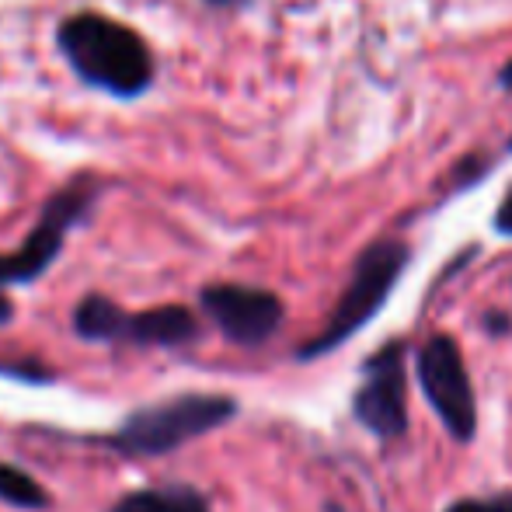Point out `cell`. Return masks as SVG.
<instances>
[{
  "label": "cell",
  "mask_w": 512,
  "mask_h": 512,
  "mask_svg": "<svg viewBox=\"0 0 512 512\" xmlns=\"http://www.w3.org/2000/svg\"><path fill=\"white\" fill-rule=\"evenodd\" d=\"M56 49L88 88L112 98H140L154 84L157 63L136 28L102 11H74L56 25Z\"/></svg>",
  "instance_id": "cell-1"
},
{
  "label": "cell",
  "mask_w": 512,
  "mask_h": 512,
  "mask_svg": "<svg viewBox=\"0 0 512 512\" xmlns=\"http://www.w3.org/2000/svg\"><path fill=\"white\" fill-rule=\"evenodd\" d=\"M237 415V401L227 394H175L168 401H154L129 411L119 429L108 436V446L126 457H164L192 439L227 425Z\"/></svg>",
  "instance_id": "cell-2"
},
{
  "label": "cell",
  "mask_w": 512,
  "mask_h": 512,
  "mask_svg": "<svg viewBox=\"0 0 512 512\" xmlns=\"http://www.w3.org/2000/svg\"><path fill=\"white\" fill-rule=\"evenodd\" d=\"M408 265V248L401 241H377L356 258L349 283H345L338 304L331 307L328 324L317 331L314 338L297 352L300 359H317L324 352L345 345L356 335L363 324H370L377 317V310L387 304L394 283Z\"/></svg>",
  "instance_id": "cell-3"
},
{
  "label": "cell",
  "mask_w": 512,
  "mask_h": 512,
  "mask_svg": "<svg viewBox=\"0 0 512 512\" xmlns=\"http://www.w3.org/2000/svg\"><path fill=\"white\" fill-rule=\"evenodd\" d=\"M98 192H102V185L91 175H81L70 185H63V189L42 206L39 223H35L32 234L25 237V244H21L18 251L0 255V286L39 279L42 272L56 262V255H60L70 230H74L77 223L84 220V213L95 206Z\"/></svg>",
  "instance_id": "cell-4"
},
{
  "label": "cell",
  "mask_w": 512,
  "mask_h": 512,
  "mask_svg": "<svg viewBox=\"0 0 512 512\" xmlns=\"http://www.w3.org/2000/svg\"><path fill=\"white\" fill-rule=\"evenodd\" d=\"M418 384H422L432 411L443 418L446 432L453 439H460V443L474 439L478 405H474L471 373H467L457 338L436 335L432 342L422 345V352H418Z\"/></svg>",
  "instance_id": "cell-5"
},
{
  "label": "cell",
  "mask_w": 512,
  "mask_h": 512,
  "mask_svg": "<svg viewBox=\"0 0 512 512\" xmlns=\"http://www.w3.org/2000/svg\"><path fill=\"white\" fill-rule=\"evenodd\" d=\"M356 418L380 439H398L408 429V373L405 345L387 342L363 366V384L352 398Z\"/></svg>",
  "instance_id": "cell-6"
},
{
  "label": "cell",
  "mask_w": 512,
  "mask_h": 512,
  "mask_svg": "<svg viewBox=\"0 0 512 512\" xmlns=\"http://www.w3.org/2000/svg\"><path fill=\"white\" fill-rule=\"evenodd\" d=\"M199 304L234 345H262L283 324V300L258 286L213 283L199 293Z\"/></svg>",
  "instance_id": "cell-7"
},
{
  "label": "cell",
  "mask_w": 512,
  "mask_h": 512,
  "mask_svg": "<svg viewBox=\"0 0 512 512\" xmlns=\"http://www.w3.org/2000/svg\"><path fill=\"white\" fill-rule=\"evenodd\" d=\"M196 335H199L196 314L182 304H164V307L140 310V314H129V328H126V342L164 345V349L192 342Z\"/></svg>",
  "instance_id": "cell-8"
},
{
  "label": "cell",
  "mask_w": 512,
  "mask_h": 512,
  "mask_svg": "<svg viewBox=\"0 0 512 512\" xmlns=\"http://www.w3.org/2000/svg\"><path fill=\"white\" fill-rule=\"evenodd\" d=\"M129 314L102 293H88L74 307V331L84 342H126Z\"/></svg>",
  "instance_id": "cell-9"
},
{
  "label": "cell",
  "mask_w": 512,
  "mask_h": 512,
  "mask_svg": "<svg viewBox=\"0 0 512 512\" xmlns=\"http://www.w3.org/2000/svg\"><path fill=\"white\" fill-rule=\"evenodd\" d=\"M108 512H209V502L203 492L189 485H168L122 495Z\"/></svg>",
  "instance_id": "cell-10"
},
{
  "label": "cell",
  "mask_w": 512,
  "mask_h": 512,
  "mask_svg": "<svg viewBox=\"0 0 512 512\" xmlns=\"http://www.w3.org/2000/svg\"><path fill=\"white\" fill-rule=\"evenodd\" d=\"M0 502L14 509H46L49 492L28 471L14 464H0Z\"/></svg>",
  "instance_id": "cell-11"
},
{
  "label": "cell",
  "mask_w": 512,
  "mask_h": 512,
  "mask_svg": "<svg viewBox=\"0 0 512 512\" xmlns=\"http://www.w3.org/2000/svg\"><path fill=\"white\" fill-rule=\"evenodd\" d=\"M446 512H512V492L488 495V499H460Z\"/></svg>",
  "instance_id": "cell-12"
},
{
  "label": "cell",
  "mask_w": 512,
  "mask_h": 512,
  "mask_svg": "<svg viewBox=\"0 0 512 512\" xmlns=\"http://www.w3.org/2000/svg\"><path fill=\"white\" fill-rule=\"evenodd\" d=\"M495 227H499V234H509L512 237V189H509V196L502 199L499 213H495Z\"/></svg>",
  "instance_id": "cell-13"
},
{
  "label": "cell",
  "mask_w": 512,
  "mask_h": 512,
  "mask_svg": "<svg viewBox=\"0 0 512 512\" xmlns=\"http://www.w3.org/2000/svg\"><path fill=\"white\" fill-rule=\"evenodd\" d=\"M14 321V304L7 300V293H0V324H11Z\"/></svg>",
  "instance_id": "cell-14"
},
{
  "label": "cell",
  "mask_w": 512,
  "mask_h": 512,
  "mask_svg": "<svg viewBox=\"0 0 512 512\" xmlns=\"http://www.w3.org/2000/svg\"><path fill=\"white\" fill-rule=\"evenodd\" d=\"M502 84H512V60L502 67Z\"/></svg>",
  "instance_id": "cell-15"
},
{
  "label": "cell",
  "mask_w": 512,
  "mask_h": 512,
  "mask_svg": "<svg viewBox=\"0 0 512 512\" xmlns=\"http://www.w3.org/2000/svg\"><path fill=\"white\" fill-rule=\"evenodd\" d=\"M209 4H241V0H209Z\"/></svg>",
  "instance_id": "cell-16"
}]
</instances>
